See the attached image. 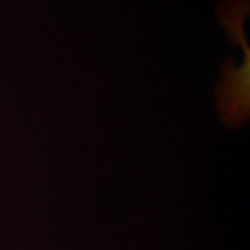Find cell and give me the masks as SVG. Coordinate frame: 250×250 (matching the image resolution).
Wrapping results in <instances>:
<instances>
[]
</instances>
